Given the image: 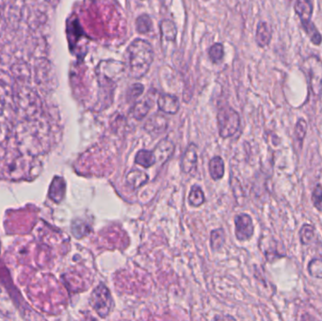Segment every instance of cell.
Here are the masks:
<instances>
[{
    "label": "cell",
    "mask_w": 322,
    "mask_h": 321,
    "mask_svg": "<svg viewBox=\"0 0 322 321\" xmlns=\"http://www.w3.org/2000/svg\"><path fill=\"white\" fill-rule=\"evenodd\" d=\"M148 180H149L148 174L140 170H132L131 172H129L126 175L127 184L134 190L143 187V185L148 182Z\"/></svg>",
    "instance_id": "obj_14"
},
{
    "label": "cell",
    "mask_w": 322,
    "mask_h": 321,
    "mask_svg": "<svg viewBox=\"0 0 322 321\" xmlns=\"http://www.w3.org/2000/svg\"><path fill=\"white\" fill-rule=\"evenodd\" d=\"M302 26V29L304 30L305 34L309 37L312 43H314L315 45H320L322 43V36L318 30L316 29V26L313 23L310 22L308 24L301 25Z\"/></svg>",
    "instance_id": "obj_18"
},
{
    "label": "cell",
    "mask_w": 322,
    "mask_h": 321,
    "mask_svg": "<svg viewBox=\"0 0 322 321\" xmlns=\"http://www.w3.org/2000/svg\"><path fill=\"white\" fill-rule=\"evenodd\" d=\"M168 126V121L163 115L156 113L152 116L145 124V129L150 133L159 134L161 132L166 130Z\"/></svg>",
    "instance_id": "obj_13"
},
{
    "label": "cell",
    "mask_w": 322,
    "mask_h": 321,
    "mask_svg": "<svg viewBox=\"0 0 322 321\" xmlns=\"http://www.w3.org/2000/svg\"><path fill=\"white\" fill-rule=\"evenodd\" d=\"M218 126L221 137H232L240 126L239 113L231 107H221L218 112Z\"/></svg>",
    "instance_id": "obj_3"
},
{
    "label": "cell",
    "mask_w": 322,
    "mask_h": 321,
    "mask_svg": "<svg viewBox=\"0 0 322 321\" xmlns=\"http://www.w3.org/2000/svg\"><path fill=\"white\" fill-rule=\"evenodd\" d=\"M198 153L197 146L194 143H191L187 149L181 161V169L185 173H194L197 170Z\"/></svg>",
    "instance_id": "obj_7"
},
{
    "label": "cell",
    "mask_w": 322,
    "mask_h": 321,
    "mask_svg": "<svg viewBox=\"0 0 322 321\" xmlns=\"http://www.w3.org/2000/svg\"><path fill=\"white\" fill-rule=\"evenodd\" d=\"M157 106L162 112L173 115L178 112L180 103L176 96L163 94L157 99Z\"/></svg>",
    "instance_id": "obj_9"
},
{
    "label": "cell",
    "mask_w": 322,
    "mask_h": 321,
    "mask_svg": "<svg viewBox=\"0 0 322 321\" xmlns=\"http://www.w3.org/2000/svg\"><path fill=\"white\" fill-rule=\"evenodd\" d=\"M125 69V64L117 60H104L99 63L96 69L98 80L102 85H115L122 78Z\"/></svg>",
    "instance_id": "obj_5"
},
{
    "label": "cell",
    "mask_w": 322,
    "mask_h": 321,
    "mask_svg": "<svg viewBox=\"0 0 322 321\" xmlns=\"http://www.w3.org/2000/svg\"><path fill=\"white\" fill-rule=\"evenodd\" d=\"M209 174L213 180H220L224 175V162L220 156H215L209 162Z\"/></svg>",
    "instance_id": "obj_15"
},
{
    "label": "cell",
    "mask_w": 322,
    "mask_h": 321,
    "mask_svg": "<svg viewBox=\"0 0 322 321\" xmlns=\"http://www.w3.org/2000/svg\"><path fill=\"white\" fill-rule=\"evenodd\" d=\"M301 69L307 76L311 91L318 97L322 93V62L318 57L311 55L304 59Z\"/></svg>",
    "instance_id": "obj_2"
},
{
    "label": "cell",
    "mask_w": 322,
    "mask_h": 321,
    "mask_svg": "<svg viewBox=\"0 0 322 321\" xmlns=\"http://www.w3.org/2000/svg\"><path fill=\"white\" fill-rule=\"evenodd\" d=\"M150 108H151V103L148 99L144 98L134 105V107L132 108V115L135 119L143 120L149 112Z\"/></svg>",
    "instance_id": "obj_17"
},
{
    "label": "cell",
    "mask_w": 322,
    "mask_h": 321,
    "mask_svg": "<svg viewBox=\"0 0 322 321\" xmlns=\"http://www.w3.org/2000/svg\"><path fill=\"white\" fill-rule=\"evenodd\" d=\"M204 202H205V196H204L203 190L198 186H193L191 188V193L189 195L190 204L193 208H199L203 204Z\"/></svg>",
    "instance_id": "obj_19"
},
{
    "label": "cell",
    "mask_w": 322,
    "mask_h": 321,
    "mask_svg": "<svg viewBox=\"0 0 322 321\" xmlns=\"http://www.w3.org/2000/svg\"><path fill=\"white\" fill-rule=\"evenodd\" d=\"M236 225V237L240 241L249 240L255 231V226L250 216L248 214H240L235 219Z\"/></svg>",
    "instance_id": "obj_6"
},
{
    "label": "cell",
    "mask_w": 322,
    "mask_h": 321,
    "mask_svg": "<svg viewBox=\"0 0 322 321\" xmlns=\"http://www.w3.org/2000/svg\"><path fill=\"white\" fill-rule=\"evenodd\" d=\"M136 30L139 33L145 34L152 30V19L147 14H142L136 19Z\"/></svg>",
    "instance_id": "obj_21"
},
{
    "label": "cell",
    "mask_w": 322,
    "mask_h": 321,
    "mask_svg": "<svg viewBox=\"0 0 322 321\" xmlns=\"http://www.w3.org/2000/svg\"><path fill=\"white\" fill-rule=\"evenodd\" d=\"M144 87L142 84L136 83L130 87L127 93V98L128 100H135L143 95Z\"/></svg>",
    "instance_id": "obj_27"
},
{
    "label": "cell",
    "mask_w": 322,
    "mask_h": 321,
    "mask_svg": "<svg viewBox=\"0 0 322 321\" xmlns=\"http://www.w3.org/2000/svg\"><path fill=\"white\" fill-rule=\"evenodd\" d=\"M135 162L139 165L143 166V168L148 169L150 167L154 166L156 163L155 154L153 151L141 150L137 152V155L135 157Z\"/></svg>",
    "instance_id": "obj_16"
},
{
    "label": "cell",
    "mask_w": 322,
    "mask_h": 321,
    "mask_svg": "<svg viewBox=\"0 0 322 321\" xmlns=\"http://www.w3.org/2000/svg\"><path fill=\"white\" fill-rule=\"evenodd\" d=\"M315 237V227L311 224H304L300 231V239L303 245H308Z\"/></svg>",
    "instance_id": "obj_22"
},
{
    "label": "cell",
    "mask_w": 322,
    "mask_h": 321,
    "mask_svg": "<svg viewBox=\"0 0 322 321\" xmlns=\"http://www.w3.org/2000/svg\"><path fill=\"white\" fill-rule=\"evenodd\" d=\"M294 10L301 20V25L312 22L314 5L311 0H297L294 5Z\"/></svg>",
    "instance_id": "obj_8"
},
{
    "label": "cell",
    "mask_w": 322,
    "mask_h": 321,
    "mask_svg": "<svg viewBox=\"0 0 322 321\" xmlns=\"http://www.w3.org/2000/svg\"><path fill=\"white\" fill-rule=\"evenodd\" d=\"M90 304L99 316L107 317L110 314L113 309L114 302L107 286L100 284L96 287L90 296Z\"/></svg>",
    "instance_id": "obj_4"
},
{
    "label": "cell",
    "mask_w": 322,
    "mask_h": 321,
    "mask_svg": "<svg viewBox=\"0 0 322 321\" xmlns=\"http://www.w3.org/2000/svg\"><path fill=\"white\" fill-rule=\"evenodd\" d=\"M308 272L311 276L322 279V260L313 259L308 264Z\"/></svg>",
    "instance_id": "obj_25"
},
{
    "label": "cell",
    "mask_w": 322,
    "mask_h": 321,
    "mask_svg": "<svg viewBox=\"0 0 322 321\" xmlns=\"http://www.w3.org/2000/svg\"><path fill=\"white\" fill-rule=\"evenodd\" d=\"M223 54H224L223 45L220 42L213 44L209 51V58L213 62H219L220 60H222Z\"/></svg>",
    "instance_id": "obj_24"
},
{
    "label": "cell",
    "mask_w": 322,
    "mask_h": 321,
    "mask_svg": "<svg viewBox=\"0 0 322 321\" xmlns=\"http://www.w3.org/2000/svg\"><path fill=\"white\" fill-rule=\"evenodd\" d=\"M127 71L131 78H142L149 72L154 61V50L149 42L136 39L126 49Z\"/></svg>",
    "instance_id": "obj_1"
},
{
    "label": "cell",
    "mask_w": 322,
    "mask_h": 321,
    "mask_svg": "<svg viewBox=\"0 0 322 321\" xmlns=\"http://www.w3.org/2000/svg\"><path fill=\"white\" fill-rule=\"evenodd\" d=\"M161 41L163 45L166 43H173L176 41L177 30L173 21L165 19L160 23Z\"/></svg>",
    "instance_id": "obj_11"
},
{
    "label": "cell",
    "mask_w": 322,
    "mask_h": 321,
    "mask_svg": "<svg viewBox=\"0 0 322 321\" xmlns=\"http://www.w3.org/2000/svg\"><path fill=\"white\" fill-rule=\"evenodd\" d=\"M174 151V144L170 140H163L155 146L153 151L155 154V161L157 163H164L172 155Z\"/></svg>",
    "instance_id": "obj_10"
},
{
    "label": "cell",
    "mask_w": 322,
    "mask_h": 321,
    "mask_svg": "<svg viewBox=\"0 0 322 321\" xmlns=\"http://www.w3.org/2000/svg\"><path fill=\"white\" fill-rule=\"evenodd\" d=\"M271 30L266 22H259L256 32V42L259 48H266L271 41Z\"/></svg>",
    "instance_id": "obj_12"
},
{
    "label": "cell",
    "mask_w": 322,
    "mask_h": 321,
    "mask_svg": "<svg viewBox=\"0 0 322 321\" xmlns=\"http://www.w3.org/2000/svg\"><path fill=\"white\" fill-rule=\"evenodd\" d=\"M312 202L314 207L318 210L322 209V186L320 184H316L312 192Z\"/></svg>",
    "instance_id": "obj_26"
},
{
    "label": "cell",
    "mask_w": 322,
    "mask_h": 321,
    "mask_svg": "<svg viewBox=\"0 0 322 321\" xmlns=\"http://www.w3.org/2000/svg\"><path fill=\"white\" fill-rule=\"evenodd\" d=\"M225 243V233L223 229H217L210 235V246L213 250H218Z\"/></svg>",
    "instance_id": "obj_20"
},
{
    "label": "cell",
    "mask_w": 322,
    "mask_h": 321,
    "mask_svg": "<svg viewBox=\"0 0 322 321\" xmlns=\"http://www.w3.org/2000/svg\"><path fill=\"white\" fill-rule=\"evenodd\" d=\"M306 132H307V123L305 120L298 119L297 124L295 125V129H294V136L296 137L297 142L300 143V146H303L304 137L306 136Z\"/></svg>",
    "instance_id": "obj_23"
}]
</instances>
